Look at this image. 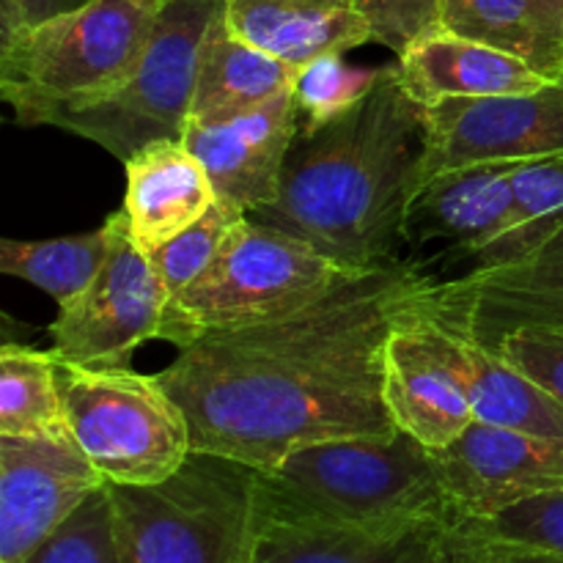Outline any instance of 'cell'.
Returning a JSON list of instances; mask_svg holds the SVG:
<instances>
[{"mask_svg": "<svg viewBox=\"0 0 563 563\" xmlns=\"http://www.w3.org/2000/svg\"><path fill=\"white\" fill-rule=\"evenodd\" d=\"M493 352L542 385L563 405V333L539 328H515L495 341Z\"/></svg>", "mask_w": 563, "mask_h": 563, "instance_id": "32", "label": "cell"}, {"mask_svg": "<svg viewBox=\"0 0 563 563\" xmlns=\"http://www.w3.org/2000/svg\"><path fill=\"white\" fill-rule=\"evenodd\" d=\"M515 223L506 236L476 256V267L515 262L537 245L548 225L563 214V152L520 159L511 165Z\"/></svg>", "mask_w": 563, "mask_h": 563, "instance_id": "26", "label": "cell"}, {"mask_svg": "<svg viewBox=\"0 0 563 563\" xmlns=\"http://www.w3.org/2000/svg\"><path fill=\"white\" fill-rule=\"evenodd\" d=\"M454 333L471 388L473 421L539 434V438H563V405L559 399L504 361L498 352L482 346L462 330Z\"/></svg>", "mask_w": 563, "mask_h": 563, "instance_id": "23", "label": "cell"}, {"mask_svg": "<svg viewBox=\"0 0 563 563\" xmlns=\"http://www.w3.org/2000/svg\"><path fill=\"white\" fill-rule=\"evenodd\" d=\"M86 3L91 0H0V36L42 25Z\"/></svg>", "mask_w": 563, "mask_h": 563, "instance_id": "34", "label": "cell"}, {"mask_svg": "<svg viewBox=\"0 0 563 563\" xmlns=\"http://www.w3.org/2000/svg\"><path fill=\"white\" fill-rule=\"evenodd\" d=\"M357 275L361 269L344 267L308 242L245 214L212 264L168 302L163 341L187 350L207 333L289 317Z\"/></svg>", "mask_w": 563, "mask_h": 563, "instance_id": "5", "label": "cell"}, {"mask_svg": "<svg viewBox=\"0 0 563 563\" xmlns=\"http://www.w3.org/2000/svg\"><path fill=\"white\" fill-rule=\"evenodd\" d=\"M104 484L75 438L0 434V563L25 561Z\"/></svg>", "mask_w": 563, "mask_h": 563, "instance_id": "14", "label": "cell"}, {"mask_svg": "<svg viewBox=\"0 0 563 563\" xmlns=\"http://www.w3.org/2000/svg\"><path fill=\"white\" fill-rule=\"evenodd\" d=\"M295 88L214 124H187L185 143L212 179L214 196L253 214L278 198L297 135Z\"/></svg>", "mask_w": 563, "mask_h": 563, "instance_id": "15", "label": "cell"}, {"mask_svg": "<svg viewBox=\"0 0 563 563\" xmlns=\"http://www.w3.org/2000/svg\"><path fill=\"white\" fill-rule=\"evenodd\" d=\"M110 251V225L97 231L58 240H3L0 242V269L11 278L33 284L60 302L80 295L102 269Z\"/></svg>", "mask_w": 563, "mask_h": 563, "instance_id": "25", "label": "cell"}, {"mask_svg": "<svg viewBox=\"0 0 563 563\" xmlns=\"http://www.w3.org/2000/svg\"><path fill=\"white\" fill-rule=\"evenodd\" d=\"M225 22L242 42L295 66L372 42L355 0H225Z\"/></svg>", "mask_w": 563, "mask_h": 563, "instance_id": "19", "label": "cell"}, {"mask_svg": "<svg viewBox=\"0 0 563 563\" xmlns=\"http://www.w3.org/2000/svg\"><path fill=\"white\" fill-rule=\"evenodd\" d=\"M427 311L487 350L515 328L563 333V214L515 262L434 280Z\"/></svg>", "mask_w": 563, "mask_h": 563, "instance_id": "10", "label": "cell"}, {"mask_svg": "<svg viewBox=\"0 0 563 563\" xmlns=\"http://www.w3.org/2000/svg\"><path fill=\"white\" fill-rule=\"evenodd\" d=\"M0 434L3 438H75L66 421L58 357L22 344L0 350Z\"/></svg>", "mask_w": 563, "mask_h": 563, "instance_id": "24", "label": "cell"}, {"mask_svg": "<svg viewBox=\"0 0 563 563\" xmlns=\"http://www.w3.org/2000/svg\"><path fill=\"white\" fill-rule=\"evenodd\" d=\"M443 563H563V553L542 544L498 537L454 517L443 531Z\"/></svg>", "mask_w": 563, "mask_h": 563, "instance_id": "31", "label": "cell"}, {"mask_svg": "<svg viewBox=\"0 0 563 563\" xmlns=\"http://www.w3.org/2000/svg\"><path fill=\"white\" fill-rule=\"evenodd\" d=\"M225 0H163L130 80L99 102L53 113L44 126L97 143L121 163L154 141H181L196 91L198 55Z\"/></svg>", "mask_w": 563, "mask_h": 563, "instance_id": "8", "label": "cell"}, {"mask_svg": "<svg viewBox=\"0 0 563 563\" xmlns=\"http://www.w3.org/2000/svg\"><path fill=\"white\" fill-rule=\"evenodd\" d=\"M368 22L372 42L401 55L429 33L443 27L445 0H355Z\"/></svg>", "mask_w": 563, "mask_h": 563, "instance_id": "30", "label": "cell"}, {"mask_svg": "<svg viewBox=\"0 0 563 563\" xmlns=\"http://www.w3.org/2000/svg\"><path fill=\"white\" fill-rule=\"evenodd\" d=\"M58 383L71 434L108 484L152 487L190 460V421L157 374L58 363Z\"/></svg>", "mask_w": 563, "mask_h": 563, "instance_id": "7", "label": "cell"}, {"mask_svg": "<svg viewBox=\"0 0 563 563\" xmlns=\"http://www.w3.org/2000/svg\"><path fill=\"white\" fill-rule=\"evenodd\" d=\"M432 284L412 264H379L302 311L179 350L157 379L190 421L192 451L267 471L302 445L396 438L385 344Z\"/></svg>", "mask_w": 563, "mask_h": 563, "instance_id": "1", "label": "cell"}, {"mask_svg": "<svg viewBox=\"0 0 563 563\" xmlns=\"http://www.w3.org/2000/svg\"><path fill=\"white\" fill-rule=\"evenodd\" d=\"M456 520H462V517H456ZM467 522H473V526L484 528L489 533H498V537L542 544V548H553L563 553V489L526 500V504L500 511V515L489 517V520Z\"/></svg>", "mask_w": 563, "mask_h": 563, "instance_id": "33", "label": "cell"}, {"mask_svg": "<svg viewBox=\"0 0 563 563\" xmlns=\"http://www.w3.org/2000/svg\"><path fill=\"white\" fill-rule=\"evenodd\" d=\"M113 495L126 563H253L256 471L192 451L179 473Z\"/></svg>", "mask_w": 563, "mask_h": 563, "instance_id": "6", "label": "cell"}, {"mask_svg": "<svg viewBox=\"0 0 563 563\" xmlns=\"http://www.w3.org/2000/svg\"><path fill=\"white\" fill-rule=\"evenodd\" d=\"M22 563H126L113 495L104 484Z\"/></svg>", "mask_w": 563, "mask_h": 563, "instance_id": "27", "label": "cell"}, {"mask_svg": "<svg viewBox=\"0 0 563 563\" xmlns=\"http://www.w3.org/2000/svg\"><path fill=\"white\" fill-rule=\"evenodd\" d=\"M297 69L300 66L286 64L234 36L223 3L203 36L187 124H214L247 113L295 88Z\"/></svg>", "mask_w": 563, "mask_h": 563, "instance_id": "21", "label": "cell"}, {"mask_svg": "<svg viewBox=\"0 0 563 563\" xmlns=\"http://www.w3.org/2000/svg\"><path fill=\"white\" fill-rule=\"evenodd\" d=\"M258 509V506H256ZM449 520L324 526L258 515L253 563H443Z\"/></svg>", "mask_w": 563, "mask_h": 563, "instance_id": "17", "label": "cell"}, {"mask_svg": "<svg viewBox=\"0 0 563 563\" xmlns=\"http://www.w3.org/2000/svg\"><path fill=\"white\" fill-rule=\"evenodd\" d=\"M385 69V66H383ZM383 69H357L344 55H319L297 69L295 99L300 113H306L302 135L322 130L330 121L350 113L363 97H368L383 77Z\"/></svg>", "mask_w": 563, "mask_h": 563, "instance_id": "28", "label": "cell"}, {"mask_svg": "<svg viewBox=\"0 0 563 563\" xmlns=\"http://www.w3.org/2000/svg\"><path fill=\"white\" fill-rule=\"evenodd\" d=\"M104 223L110 225L108 258L80 295L60 302L49 324V352L69 366L119 372L130 368L143 341L163 339L170 297L152 256L132 242L126 214L113 212Z\"/></svg>", "mask_w": 563, "mask_h": 563, "instance_id": "9", "label": "cell"}, {"mask_svg": "<svg viewBox=\"0 0 563 563\" xmlns=\"http://www.w3.org/2000/svg\"><path fill=\"white\" fill-rule=\"evenodd\" d=\"M553 152H563V75L528 93L451 97L429 104L421 181L440 170L520 163Z\"/></svg>", "mask_w": 563, "mask_h": 563, "instance_id": "11", "label": "cell"}, {"mask_svg": "<svg viewBox=\"0 0 563 563\" xmlns=\"http://www.w3.org/2000/svg\"><path fill=\"white\" fill-rule=\"evenodd\" d=\"M399 80L423 108L451 97H500L548 86V77L489 44L440 31L412 44L399 58Z\"/></svg>", "mask_w": 563, "mask_h": 563, "instance_id": "20", "label": "cell"}, {"mask_svg": "<svg viewBox=\"0 0 563 563\" xmlns=\"http://www.w3.org/2000/svg\"><path fill=\"white\" fill-rule=\"evenodd\" d=\"M385 405L399 432L432 451L454 443L473 423L460 341L427 311V300L399 319L385 344Z\"/></svg>", "mask_w": 563, "mask_h": 563, "instance_id": "12", "label": "cell"}, {"mask_svg": "<svg viewBox=\"0 0 563 563\" xmlns=\"http://www.w3.org/2000/svg\"><path fill=\"white\" fill-rule=\"evenodd\" d=\"M163 0H91L0 36V93L20 126L99 102L130 80Z\"/></svg>", "mask_w": 563, "mask_h": 563, "instance_id": "4", "label": "cell"}, {"mask_svg": "<svg viewBox=\"0 0 563 563\" xmlns=\"http://www.w3.org/2000/svg\"><path fill=\"white\" fill-rule=\"evenodd\" d=\"M443 27L526 60L548 80L563 75V0H445Z\"/></svg>", "mask_w": 563, "mask_h": 563, "instance_id": "22", "label": "cell"}, {"mask_svg": "<svg viewBox=\"0 0 563 563\" xmlns=\"http://www.w3.org/2000/svg\"><path fill=\"white\" fill-rule=\"evenodd\" d=\"M511 165H465L421 181L407 209V242H449L451 251L473 258L495 245L515 223Z\"/></svg>", "mask_w": 563, "mask_h": 563, "instance_id": "16", "label": "cell"}, {"mask_svg": "<svg viewBox=\"0 0 563 563\" xmlns=\"http://www.w3.org/2000/svg\"><path fill=\"white\" fill-rule=\"evenodd\" d=\"M245 218V212H240L236 207L225 201H214L212 209L203 214L201 220L190 225L187 231H181L179 236H174L170 242H165L163 247H157L152 256L154 269L163 278L165 289H168L170 300L181 295L203 269L212 264V258L218 256L220 247H223L225 236L231 234L240 220Z\"/></svg>", "mask_w": 563, "mask_h": 563, "instance_id": "29", "label": "cell"}, {"mask_svg": "<svg viewBox=\"0 0 563 563\" xmlns=\"http://www.w3.org/2000/svg\"><path fill=\"white\" fill-rule=\"evenodd\" d=\"M451 517L489 520L563 489V438L473 421L454 443L432 451Z\"/></svg>", "mask_w": 563, "mask_h": 563, "instance_id": "13", "label": "cell"}, {"mask_svg": "<svg viewBox=\"0 0 563 563\" xmlns=\"http://www.w3.org/2000/svg\"><path fill=\"white\" fill-rule=\"evenodd\" d=\"M423 146L427 108L401 86L399 64L385 66L350 113L291 143L278 198L253 218L350 269L396 262Z\"/></svg>", "mask_w": 563, "mask_h": 563, "instance_id": "2", "label": "cell"}, {"mask_svg": "<svg viewBox=\"0 0 563 563\" xmlns=\"http://www.w3.org/2000/svg\"><path fill=\"white\" fill-rule=\"evenodd\" d=\"M256 506L267 520L324 526L451 520L432 449L407 432L302 445L256 471Z\"/></svg>", "mask_w": 563, "mask_h": 563, "instance_id": "3", "label": "cell"}, {"mask_svg": "<svg viewBox=\"0 0 563 563\" xmlns=\"http://www.w3.org/2000/svg\"><path fill=\"white\" fill-rule=\"evenodd\" d=\"M126 192L121 212L132 242L154 253L190 229L218 201L201 159L181 141H154L124 163Z\"/></svg>", "mask_w": 563, "mask_h": 563, "instance_id": "18", "label": "cell"}]
</instances>
